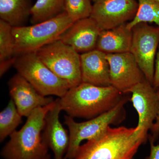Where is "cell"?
Listing matches in <instances>:
<instances>
[{"mask_svg": "<svg viewBox=\"0 0 159 159\" xmlns=\"http://www.w3.org/2000/svg\"><path fill=\"white\" fill-rule=\"evenodd\" d=\"M124 97L112 85L99 86L81 82L59 98L61 111L72 118L91 119L108 111Z\"/></svg>", "mask_w": 159, "mask_h": 159, "instance_id": "1", "label": "cell"}, {"mask_svg": "<svg viewBox=\"0 0 159 159\" xmlns=\"http://www.w3.org/2000/svg\"><path fill=\"white\" fill-rule=\"evenodd\" d=\"M55 100L49 105L34 110L19 130L10 135L1 155L4 159H39L48 154V147L43 137L46 115Z\"/></svg>", "mask_w": 159, "mask_h": 159, "instance_id": "2", "label": "cell"}, {"mask_svg": "<svg viewBox=\"0 0 159 159\" xmlns=\"http://www.w3.org/2000/svg\"><path fill=\"white\" fill-rule=\"evenodd\" d=\"M136 127H108L100 136L80 147L74 159H132L144 142Z\"/></svg>", "mask_w": 159, "mask_h": 159, "instance_id": "3", "label": "cell"}, {"mask_svg": "<svg viewBox=\"0 0 159 159\" xmlns=\"http://www.w3.org/2000/svg\"><path fill=\"white\" fill-rule=\"evenodd\" d=\"M74 22L64 11L51 19L31 25L12 27L16 55L36 52L59 39Z\"/></svg>", "mask_w": 159, "mask_h": 159, "instance_id": "4", "label": "cell"}, {"mask_svg": "<svg viewBox=\"0 0 159 159\" xmlns=\"http://www.w3.org/2000/svg\"><path fill=\"white\" fill-rule=\"evenodd\" d=\"M128 99L124 97L111 109L85 122H76L73 118L64 116V123L69 130L70 143L65 159H74L84 140H93L102 134L111 125L122 122L125 117L124 106Z\"/></svg>", "mask_w": 159, "mask_h": 159, "instance_id": "5", "label": "cell"}, {"mask_svg": "<svg viewBox=\"0 0 159 159\" xmlns=\"http://www.w3.org/2000/svg\"><path fill=\"white\" fill-rule=\"evenodd\" d=\"M13 66L44 97L56 96L61 98L70 89L67 82L56 76L39 59L36 52L17 56Z\"/></svg>", "mask_w": 159, "mask_h": 159, "instance_id": "6", "label": "cell"}, {"mask_svg": "<svg viewBox=\"0 0 159 159\" xmlns=\"http://www.w3.org/2000/svg\"><path fill=\"white\" fill-rule=\"evenodd\" d=\"M39 59L71 88L82 82L80 54L58 39L36 52Z\"/></svg>", "mask_w": 159, "mask_h": 159, "instance_id": "7", "label": "cell"}, {"mask_svg": "<svg viewBox=\"0 0 159 159\" xmlns=\"http://www.w3.org/2000/svg\"><path fill=\"white\" fill-rule=\"evenodd\" d=\"M132 30L130 52L145 79L152 85L155 62L159 46V28L142 23L135 26Z\"/></svg>", "mask_w": 159, "mask_h": 159, "instance_id": "8", "label": "cell"}, {"mask_svg": "<svg viewBox=\"0 0 159 159\" xmlns=\"http://www.w3.org/2000/svg\"><path fill=\"white\" fill-rule=\"evenodd\" d=\"M129 93L131 101L139 115L135 134L145 143L158 112L159 93L146 79L133 87Z\"/></svg>", "mask_w": 159, "mask_h": 159, "instance_id": "9", "label": "cell"}, {"mask_svg": "<svg viewBox=\"0 0 159 159\" xmlns=\"http://www.w3.org/2000/svg\"><path fill=\"white\" fill-rule=\"evenodd\" d=\"M138 6L135 0H97L90 17L101 30H109L133 19Z\"/></svg>", "mask_w": 159, "mask_h": 159, "instance_id": "10", "label": "cell"}, {"mask_svg": "<svg viewBox=\"0 0 159 159\" xmlns=\"http://www.w3.org/2000/svg\"><path fill=\"white\" fill-rule=\"evenodd\" d=\"M110 67L111 85L122 94L129 93L135 85L145 79L130 52L106 54Z\"/></svg>", "mask_w": 159, "mask_h": 159, "instance_id": "11", "label": "cell"}, {"mask_svg": "<svg viewBox=\"0 0 159 159\" xmlns=\"http://www.w3.org/2000/svg\"><path fill=\"white\" fill-rule=\"evenodd\" d=\"M9 94L22 116L28 117L38 108L54 102L52 97H44L18 73L8 82Z\"/></svg>", "mask_w": 159, "mask_h": 159, "instance_id": "12", "label": "cell"}, {"mask_svg": "<svg viewBox=\"0 0 159 159\" xmlns=\"http://www.w3.org/2000/svg\"><path fill=\"white\" fill-rule=\"evenodd\" d=\"M102 30L90 17L76 21L67 29L59 40L81 54L96 50Z\"/></svg>", "mask_w": 159, "mask_h": 159, "instance_id": "13", "label": "cell"}, {"mask_svg": "<svg viewBox=\"0 0 159 159\" xmlns=\"http://www.w3.org/2000/svg\"><path fill=\"white\" fill-rule=\"evenodd\" d=\"M61 111L59 98L46 115L43 133L46 143L54 153V159H65L70 143L69 135L60 121Z\"/></svg>", "mask_w": 159, "mask_h": 159, "instance_id": "14", "label": "cell"}, {"mask_svg": "<svg viewBox=\"0 0 159 159\" xmlns=\"http://www.w3.org/2000/svg\"><path fill=\"white\" fill-rule=\"evenodd\" d=\"M82 82L99 86L111 85L106 54L96 50L80 54Z\"/></svg>", "mask_w": 159, "mask_h": 159, "instance_id": "15", "label": "cell"}, {"mask_svg": "<svg viewBox=\"0 0 159 159\" xmlns=\"http://www.w3.org/2000/svg\"><path fill=\"white\" fill-rule=\"evenodd\" d=\"M132 30L126 24L114 29L102 30L97 40L96 49L106 54L130 52Z\"/></svg>", "mask_w": 159, "mask_h": 159, "instance_id": "16", "label": "cell"}, {"mask_svg": "<svg viewBox=\"0 0 159 159\" xmlns=\"http://www.w3.org/2000/svg\"><path fill=\"white\" fill-rule=\"evenodd\" d=\"M33 5L31 0H0V18L12 27L25 26Z\"/></svg>", "mask_w": 159, "mask_h": 159, "instance_id": "17", "label": "cell"}, {"mask_svg": "<svg viewBox=\"0 0 159 159\" xmlns=\"http://www.w3.org/2000/svg\"><path fill=\"white\" fill-rule=\"evenodd\" d=\"M65 11V0H36L30 15L32 25L56 17Z\"/></svg>", "mask_w": 159, "mask_h": 159, "instance_id": "18", "label": "cell"}, {"mask_svg": "<svg viewBox=\"0 0 159 159\" xmlns=\"http://www.w3.org/2000/svg\"><path fill=\"white\" fill-rule=\"evenodd\" d=\"M138 11L133 19L126 23L127 28L132 29L142 23H153L159 28V2L156 0H138Z\"/></svg>", "mask_w": 159, "mask_h": 159, "instance_id": "19", "label": "cell"}, {"mask_svg": "<svg viewBox=\"0 0 159 159\" xmlns=\"http://www.w3.org/2000/svg\"><path fill=\"white\" fill-rule=\"evenodd\" d=\"M22 116L20 114L12 99L0 113V141L2 142L14 132L22 123Z\"/></svg>", "mask_w": 159, "mask_h": 159, "instance_id": "20", "label": "cell"}, {"mask_svg": "<svg viewBox=\"0 0 159 159\" xmlns=\"http://www.w3.org/2000/svg\"><path fill=\"white\" fill-rule=\"evenodd\" d=\"M17 57L15 54L12 27L0 19V62L14 59Z\"/></svg>", "mask_w": 159, "mask_h": 159, "instance_id": "21", "label": "cell"}, {"mask_svg": "<svg viewBox=\"0 0 159 159\" xmlns=\"http://www.w3.org/2000/svg\"><path fill=\"white\" fill-rule=\"evenodd\" d=\"M91 0H65V11L73 21L90 17Z\"/></svg>", "mask_w": 159, "mask_h": 159, "instance_id": "22", "label": "cell"}, {"mask_svg": "<svg viewBox=\"0 0 159 159\" xmlns=\"http://www.w3.org/2000/svg\"><path fill=\"white\" fill-rule=\"evenodd\" d=\"M152 85L157 91L159 90V46L155 62L154 74Z\"/></svg>", "mask_w": 159, "mask_h": 159, "instance_id": "23", "label": "cell"}, {"mask_svg": "<svg viewBox=\"0 0 159 159\" xmlns=\"http://www.w3.org/2000/svg\"><path fill=\"white\" fill-rule=\"evenodd\" d=\"M151 135L149 138L150 142H154L159 136V108L157 116L151 129Z\"/></svg>", "mask_w": 159, "mask_h": 159, "instance_id": "24", "label": "cell"}, {"mask_svg": "<svg viewBox=\"0 0 159 159\" xmlns=\"http://www.w3.org/2000/svg\"><path fill=\"white\" fill-rule=\"evenodd\" d=\"M16 57L14 59L6 61L0 62V76H1V77H2L11 67L12 66H14Z\"/></svg>", "mask_w": 159, "mask_h": 159, "instance_id": "25", "label": "cell"}, {"mask_svg": "<svg viewBox=\"0 0 159 159\" xmlns=\"http://www.w3.org/2000/svg\"><path fill=\"white\" fill-rule=\"evenodd\" d=\"M146 159H159V145H155L154 142H150V152Z\"/></svg>", "mask_w": 159, "mask_h": 159, "instance_id": "26", "label": "cell"}, {"mask_svg": "<svg viewBox=\"0 0 159 159\" xmlns=\"http://www.w3.org/2000/svg\"><path fill=\"white\" fill-rule=\"evenodd\" d=\"M39 159H51V156H50V154H47L45 156Z\"/></svg>", "mask_w": 159, "mask_h": 159, "instance_id": "27", "label": "cell"}, {"mask_svg": "<svg viewBox=\"0 0 159 159\" xmlns=\"http://www.w3.org/2000/svg\"><path fill=\"white\" fill-rule=\"evenodd\" d=\"M91 1H92V2H96V1H97V0H91Z\"/></svg>", "mask_w": 159, "mask_h": 159, "instance_id": "28", "label": "cell"}, {"mask_svg": "<svg viewBox=\"0 0 159 159\" xmlns=\"http://www.w3.org/2000/svg\"><path fill=\"white\" fill-rule=\"evenodd\" d=\"M156 1H157V2H159V0H156Z\"/></svg>", "mask_w": 159, "mask_h": 159, "instance_id": "29", "label": "cell"}, {"mask_svg": "<svg viewBox=\"0 0 159 159\" xmlns=\"http://www.w3.org/2000/svg\"></svg>", "mask_w": 159, "mask_h": 159, "instance_id": "30", "label": "cell"}]
</instances>
